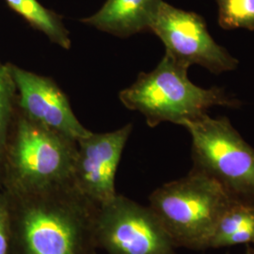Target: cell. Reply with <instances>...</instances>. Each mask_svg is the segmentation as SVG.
I'll return each mask as SVG.
<instances>
[{
	"label": "cell",
	"mask_w": 254,
	"mask_h": 254,
	"mask_svg": "<svg viewBox=\"0 0 254 254\" xmlns=\"http://www.w3.org/2000/svg\"><path fill=\"white\" fill-rule=\"evenodd\" d=\"M17 110L15 84L7 64H3L0 61V172L9 132Z\"/></svg>",
	"instance_id": "obj_13"
},
{
	"label": "cell",
	"mask_w": 254,
	"mask_h": 254,
	"mask_svg": "<svg viewBox=\"0 0 254 254\" xmlns=\"http://www.w3.org/2000/svg\"><path fill=\"white\" fill-rule=\"evenodd\" d=\"M232 200L217 182L191 170L156 189L149 197V207L177 249L203 251Z\"/></svg>",
	"instance_id": "obj_4"
},
{
	"label": "cell",
	"mask_w": 254,
	"mask_h": 254,
	"mask_svg": "<svg viewBox=\"0 0 254 254\" xmlns=\"http://www.w3.org/2000/svg\"><path fill=\"white\" fill-rule=\"evenodd\" d=\"M218 24L231 30L244 28L254 31V0H217Z\"/></svg>",
	"instance_id": "obj_14"
},
{
	"label": "cell",
	"mask_w": 254,
	"mask_h": 254,
	"mask_svg": "<svg viewBox=\"0 0 254 254\" xmlns=\"http://www.w3.org/2000/svg\"><path fill=\"white\" fill-rule=\"evenodd\" d=\"M150 31L165 46V55L190 68L199 65L211 73L235 71L239 62L212 38L202 16L162 1Z\"/></svg>",
	"instance_id": "obj_7"
},
{
	"label": "cell",
	"mask_w": 254,
	"mask_h": 254,
	"mask_svg": "<svg viewBox=\"0 0 254 254\" xmlns=\"http://www.w3.org/2000/svg\"><path fill=\"white\" fill-rule=\"evenodd\" d=\"M17 93V108L27 118L78 140L91 131L73 113L66 94L50 77L6 64Z\"/></svg>",
	"instance_id": "obj_9"
},
{
	"label": "cell",
	"mask_w": 254,
	"mask_h": 254,
	"mask_svg": "<svg viewBox=\"0 0 254 254\" xmlns=\"http://www.w3.org/2000/svg\"><path fill=\"white\" fill-rule=\"evenodd\" d=\"M254 245V204L232 200L218 220L208 249Z\"/></svg>",
	"instance_id": "obj_11"
},
{
	"label": "cell",
	"mask_w": 254,
	"mask_h": 254,
	"mask_svg": "<svg viewBox=\"0 0 254 254\" xmlns=\"http://www.w3.org/2000/svg\"><path fill=\"white\" fill-rule=\"evenodd\" d=\"M77 141L17 110L0 172V187L22 196L73 185Z\"/></svg>",
	"instance_id": "obj_2"
},
{
	"label": "cell",
	"mask_w": 254,
	"mask_h": 254,
	"mask_svg": "<svg viewBox=\"0 0 254 254\" xmlns=\"http://www.w3.org/2000/svg\"><path fill=\"white\" fill-rule=\"evenodd\" d=\"M95 236L108 254H177L153 210L118 194L97 207Z\"/></svg>",
	"instance_id": "obj_6"
},
{
	"label": "cell",
	"mask_w": 254,
	"mask_h": 254,
	"mask_svg": "<svg viewBox=\"0 0 254 254\" xmlns=\"http://www.w3.org/2000/svg\"><path fill=\"white\" fill-rule=\"evenodd\" d=\"M192 140L191 170L212 178L231 199L254 204V148L226 117L185 122Z\"/></svg>",
	"instance_id": "obj_5"
},
{
	"label": "cell",
	"mask_w": 254,
	"mask_h": 254,
	"mask_svg": "<svg viewBox=\"0 0 254 254\" xmlns=\"http://www.w3.org/2000/svg\"><path fill=\"white\" fill-rule=\"evenodd\" d=\"M9 197L13 254H96L98 205L73 185Z\"/></svg>",
	"instance_id": "obj_1"
},
{
	"label": "cell",
	"mask_w": 254,
	"mask_h": 254,
	"mask_svg": "<svg viewBox=\"0 0 254 254\" xmlns=\"http://www.w3.org/2000/svg\"><path fill=\"white\" fill-rule=\"evenodd\" d=\"M132 129L128 124L113 132H91L77 140L73 188L98 206L117 195L116 174Z\"/></svg>",
	"instance_id": "obj_8"
},
{
	"label": "cell",
	"mask_w": 254,
	"mask_h": 254,
	"mask_svg": "<svg viewBox=\"0 0 254 254\" xmlns=\"http://www.w3.org/2000/svg\"><path fill=\"white\" fill-rule=\"evenodd\" d=\"M189 68L164 55L152 72L140 73L136 81L120 92L119 98L127 109L138 111L150 127L164 122L182 126L207 114L213 107L238 108L240 101L224 89H203L190 81Z\"/></svg>",
	"instance_id": "obj_3"
},
{
	"label": "cell",
	"mask_w": 254,
	"mask_h": 254,
	"mask_svg": "<svg viewBox=\"0 0 254 254\" xmlns=\"http://www.w3.org/2000/svg\"><path fill=\"white\" fill-rule=\"evenodd\" d=\"M247 247H248V248L246 249L245 254H254V248H252V246L251 245H248Z\"/></svg>",
	"instance_id": "obj_16"
},
{
	"label": "cell",
	"mask_w": 254,
	"mask_h": 254,
	"mask_svg": "<svg viewBox=\"0 0 254 254\" xmlns=\"http://www.w3.org/2000/svg\"><path fill=\"white\" fill-rule=\"evenodd\" d=\"M163 0H107L103 7L82 23L120 38L150 31Z\"/></svg>",
	"instance_id": "obj_10"
},
{
	"label": "cell",
	"mask_w": 254,
	"mask_h": 254,
	"mask_svg": "<svg viewBox=\"0 0 254 254\" xmlns=\"http://www.w3.org/2000/svg\"><path fill=\"white\" fill-rule=\"evenodd\" d=\"M0 254H13V228L11 201L0 187Z\"/></svg>",
	"instance_id": "obj_15"
},
{
	"label": "cell",
	"mask_w": 254,
	"mask_h": 254,
	"mask_svg": "<svg viewBox=\"0 0 254 254\" xmlns=\"http://www.w3.org/2000/svg\"><path fill=\"white\" fill-rule=\"evenodd\" d=\"M9 9L17 13L27 24L41 32L56 45L70 49V33L63 23L62 16L45 8L38 0H4Z\"/></svg>",
	"instance_id": "obj_12"
}]
</instances>
